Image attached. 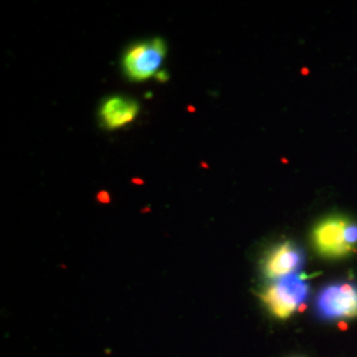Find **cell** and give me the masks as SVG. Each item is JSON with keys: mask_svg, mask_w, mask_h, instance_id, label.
<instances>
[{"mask_svg": "<svg viewBox=\"0 0 357 357\" xmlns=\"http://www.w3.org/2000/svg\"><path fill=\"white\" fill-rule=\"evenodd\" d=\"M139 113V105L137 101L115 96L106 100L101 106V119L102 123L107 128H123L132 122L135 116Z\"/></svg>", "mask_w": 357, "mask_h": 357, "instance_id": "6", "label": "cell"}, {"mask_svg": "<svg viewBox=\"0 0 357 357\" xmlns=\"http://www.w3.org/2000/svg\"><path fill=\"white\" fill-rule=\"evenodd\" d=\"M310 296V283L301 273L273 281L261 299L268 311L278 319H287L301 310Z\"/></svg>", "mask_w": 357, "mask_h": 357, "instance_id": "1", "label": "cell"}, {"mask_svg": "<svg viewBox=\"0 0 357 357\" xmlns=\"http://www.w3.org/2000/svg\"><path fill=\"white\" fill-rule=\"evenodd\" d=\"M315 310L326 321L356 319V282L336 281L324 286L317 296Z\"/></svg>", "mask_w": 357, "mask_h": 357, "instance_id": "3", "label": "cell"}, {"mask_svg": "<svg viewBox=\"0 0 357 357\" xmlns=\"http://www.w3.org/2000/svg\"><path fill=\"white\" fill-rule=\"evenodd\" d=\"M314 245L327 258H343L357 248V222L345 217H328L317 225Z\"/></svg>", "mask_w": 357, "mask_h": 357, "instance_id": "2", "label": "cell"}, {"mask_svg": "<svg viewBox=\"0 0 357 357\" xmlns=\"http://www.w3.org/2000/svg\"><path fill=\"white\" fill-rule=\"evenodd\" d=\"M303 265V250L291 241H286L277 245L268 252L264 261L262 270L268 281L273 282L299 273Z\"/></svg>", "mask_w": 357, "mask_h": 357, "instance_id": "5", "label": "cell"}, {"mask_svg": "<svg viewBox=\"0 0 357 357\" xmlns=\"http://www.w3.org/2000/svg\"><path fill=\"white\" fill-rule=\"evenodd\" d=\"M166 57V44L162 38H151L132 45L123 56L125 73L134 81L155 76Z\"/></svg>", "mask_w": 357, "mask_h": 357, "instance_id": "4", "label": "cell"}]
</instances>
